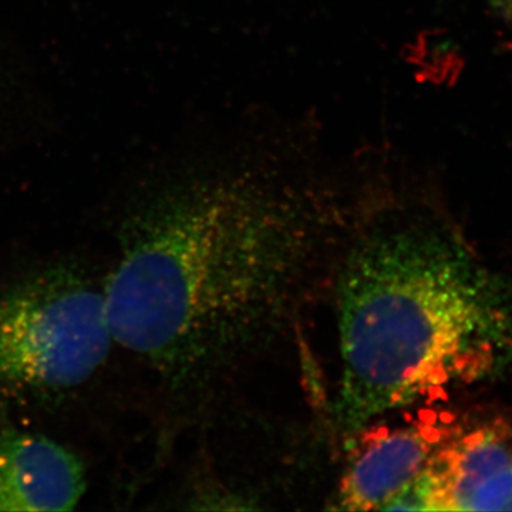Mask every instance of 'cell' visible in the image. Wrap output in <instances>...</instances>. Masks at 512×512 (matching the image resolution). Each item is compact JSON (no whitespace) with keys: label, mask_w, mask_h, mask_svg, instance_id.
I'll return each instance as SVG.
<instances>
[{"label":"cell","mask_w":512,"mask_h":512,"mask_svg":"<svg viewBox=\"0 0 512 512\" xmlns=\"http://www.w3.org/2000/svg\"><path fill=\"white\" fill-rule=\"evenodd\" d=\"M362 210L350 174L272 148L217 151L127 212L101 285L114 342L171 412L205 423L330 296Z\"/></svg>","instance_id":"6da1fadb"},{"label":"cell","mask_w":512,"mask_h":512,"mask_svg":"<svg viewBox=\"0 0 512 512\" xmlns=\"http://www.w3.org/2000/svg\"><path fill=\"white\" fill-rule=\"evenodd\" d=\"M330 296L340 375L328 412L346 443L490 365L501 316L487 281L392 161L367 164L365 208Z\"/></svg>","instance_id":"7a4b0ae2"},{"label":"cell","mask_w":512,"mask_h":512,"mask_svg":"<svg viewBox=\"0 0 512 512\" xmlns=\"http://www.w3.org/2000/svg\"><path fill=\"white\" fill-rule=\"evenodd\" d=\"M114 343L103 286L69 262L36 269L0 293V397L66 396L100 372Z\"/></svg>","instance_id":"3957f363"},{"label":"cell","mask_w":512,"mask_h":512,"mask_svg":"<svg viewBox=\"0 0 512 512\" xmlns=\"http://www.w3.org/2000/svg\"><path fill=\"white\" fill-rule=\"evenodd\" d=\"M399 510L512 511V424L447 431Z\"/></svg>","instance_id":"277c9868"},{"label":"cell","mask_w":512,"mask_h":512,"mask_svg":"<svg viewBox=\"0 0 512 512\" xmlns=\"http://www.w3.org/2000/svg\"><path fill=\"white\" fill-rule=\"evenodd\" d=\"M433 423L376 430L373 424L349 441L350 454L332 498V510L390 511L423 476L447 434ZM348 441V443H349Z\"/></svg>","instance_id":"5b68a950"},{"label":"cell","mask_w":512,"mask_h":512,"mask_svg":"<svg viewBox=\"0 0 512 512\" xmlns=\"http://www.w3.org/2000/svg\"><path fill=\"white\" fill-rule=\"evenodd\" d=\"M87 490L82 458L30 431L0 429V511H72Z\"/></svg>","instance_id":"8992f818"},{"label":"cell","mask_w":512,"mask_h":512,"mask_svg":"<svg viewBox=\"0 0 512 512\" xmlns=\"http://www.w3.org/2000/svg\"><path fill=\"white\" fill-rule=\"evenodd\" d=\"M494 12L512 30V0H490Z\"/></svg>","instance_id":"52a82bcc"}]
</instances>
